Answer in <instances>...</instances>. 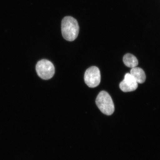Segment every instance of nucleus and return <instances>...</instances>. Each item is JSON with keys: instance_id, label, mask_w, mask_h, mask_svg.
I'll list each match as a JSON object with an SVG mask.
<instances>
[{"instance_id": "1", "label": "nucleus", "mask_w": 160, "mask_h": 160, "mask_svg": "<svg viewBox=\"0 0 160 160\" xmlns=\"http://www.w3.org/2000/svg\"><path fill=\"white\" fill-rule=\"evenodd\" d=\"M79 26L77 21L70 16L66 17L62 22V32L63 37L67 41L72 42L78 37Z\"/></svg>"}, {"instance_id": "7", "label": "nucleus", "mask_w": 160, "mask_h": 160, "mask_svg": "<svg viewBox=\"0 0 160 160\" xmlns=\"http://www.w3.org/2000/svg\"><path fill=\"white\" fill-rule=\"evenodd\" d=\"M123 62L127 67L133 68L136 67L138 64L137 58L130 53L125 55L123 58Z\"/></svg>"}, {"instance_id": "6", "label": "nucleus", "mask_w": 160, "mask_h": 160, "mask_svg": "<svg viewBox=\"0 0 160 160\" xmlns=\"http://www.w3.org/2000/svg\"><path fill=\"white\" fill-rule=\"evenodd\" d=\"M130 73L138 83L142 84L146 81V75L145 72L141 68L135 67L132 68Z\"/></svg>"}, {"instance_id": "2", "label": "nucleus", "mask_w": 160, "mask_h": 160, "mask_svg": "<svg viewBox=\"0 0 160 160\" xmlns=\"http://www.w3.org/2000/svg\"><path fill=\"white\" fill-rule=\"evenodd\" d=\"M96 103L103 114L109 116L114 112V103L110 95L107 92L102 91L100 92L97 97Z\"/></svg>"}, {"instance_id": "5", "label": "nucleus", "mask_w": 160, "mask_h": 160, "mask_svg": "<svg viewBox=\"0 0 160 160\" xmlns=\"http://www.w3.org/2000/svg\"><path fill=\"white\" fill-rule=\"evenodd\" d=\"M120 89L124 92L134 91L137 89L138 83L130 73H127L124 80L120 83Z\"/></svg>"}, {"instance_id": "4", "label": "nucleus", "mask_w": 160, "mask_h": 160, "mask_svg": "<svg viewBox=\"0 0 160 160\" xmlns=\"http://www.w3.org/2000/svg\"><path fill=\"white\" fill-rule=\"evenodd\" d=\"M85 83L90 88H95L99 85L101 82V73L98 68L92 66L88 68L84 76Z\"/></svg>"}, {"instance_id": "3", "label": "nucleus", "mask_w": 160, "mask_h": 160, "mask_svg": "<svg viewBox=\"0 0 160 160\" xmlns=\"http://www.w3.org/2000/svg\"><path fill=\"white\" fill-rule=\"evenodd\" d=\"M36 69L38 75L44 80L50 79L55 73L53 64L49 60L43 59L39 61L36 66Z\"/></svg>"}]
</instances>
